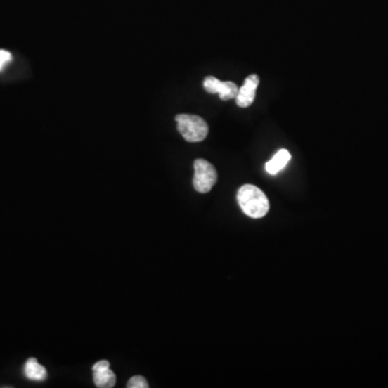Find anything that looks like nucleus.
<instances>
[{
    "label": "nucleus",
    "mask_w": 388,
    "mask_h": 388,
    "mask_svg": "<svg viewBox=\"0 0 388 388\" xmlns=\"http://www.w3.org/2000/svg\"><path fill=\"white\" fill-rule=\"evenodd\" d=\"M238 202L244 214L254 219L264 217L270 209L266 194L254 185H244L238 189Z\"/></svg>",
    "instance_id": "f257e3e1"
},
{
    "label": "nucleus",
    "mask_w": 388,
    "mask_h": 388,
    "mask_svg": "<svg viewBox=\"0 0 388 388\" xmlns=\"http://www.w3.org/2000/svg\"><path fill=\"white\" fill-rule=\"evenodd\" d=\"M177 129L189 143L203 141L208 135V125L201 117L181 113L175 118Z\"/></svg>",
    "instance_id": "f03ea898"
},
{
    "label": "nucleus",
    "mask_w": 388,
    "mask_h": 388,
    "mask_svg": "<svg viewBox=\"0 0 388 388\" xmlns=\"http://www.w3.org/2000/svg\"><path fill=\"white\" fill-rule=\"evenodd\" d=\"M217 171L213 164L203 159L194 162L193 187L200 193H207L217 183Z\"/></svg>",
    "instance_id": "7ed1b4c3"
},
{
    "label": "nucleus",
    "mask_w": 388,
    "mask_h": 388,
    "mask_svg": "<svg viewBox=\"0 0 388 388\" xmlns=\"http://www.w3.org/2000/svg\"><path fill=\"white\" fill-rule=\"evenodd\" d=\"M204 89L210 94H219L220 100L230 101L235 98L238 93V86L232 81H220L215 77H206L204 80Z\"/></svg>",
    "instance_id": "20e7f679"
},
{
    "label": "nucleus",
    "mask_w": 388,
    "mask_h": 388,
    "mask_svg": "<svg viewBox=\"0 0 388 388\" xmlns=\"http://www.w3.org/2000/svg\"><path fill=\"white\" fill-rule=\"evenodd\" d=\"M260 84V78L258 75H250L245 79V82L242 88L238 89V95H236V104L240 108L250 107L254 103L256 98V91Z\"/></svg>",
    "instance_id": "39448f33"
},
{
    "label": "nucleus",
    "mask_w": 388,
    "mask_h": 388,
    "mask_svg": "<svg viewBox=\"0 0 388 388\" xmlns=\"http://www.w3.org/2000/svg\"><path fill=\"white\" fill-rule=\"evenodd\" d=\"M24 375L32 381L41 382L46 379V368L38 363L37 359L30 358L24 366Z\"/></svg>",
    "instance_id": "423d86ee"
},
{
    "label": "nucleus",
    "mask_w": 388,
    "mask_h": 388,
    "mask_svg": "<svg viewBox=\"0 0 388 388\" xmlns=\"http://www.w3.org/2000/svg\"><path fill=\"white\" fill-rule=\"evenodd\" d=\"M290 159L291 155L289 151L286 150V149H280V150L266 163V172L271 174V175L278 174V172L282 171V169L286 167L287 163L290 161Z\"/></svg>",
    "instance_id": "0eeeda50"
},
{
    "label": "nucleus",
    "mask_w": 388,
    "mask_h": 388,
    "mask_svg": "<svg viewBox=\"0 0 388 388\" xmlns=\"http://www.w3.org/2000/svg\"><path fill=\"white\" fill-rule=\"evenodd\" d=\"M95 385L100 388H111L116 384V375L111 371L110 368L102 370V371H95L94 377Z\"/></svg>",
    "instance_id": "6e6552de"
},
{
    "label": "nucleus",
    "mask_w": 388,
    "mask_h": 388,
    "mask_svg": "<svg viewBox=\"0 0 388 388\" xmlns=\"http://www.w3.org/2000/svg\"><path fill=\"white\" fill-rule=\"evenodd\" d=\"M129 388H148V382L141 375H135L127 384Z\"/></svg>",
    "instance_id": "1a4fd4ad"
},
{
    "label": "nucleus",
    "mask_w": 388,
    "mask_h": 388,
    "mask_svg": "<svg viewBox=\"0 0 388 388\" xmlns=\"http://www.w3.org/2000/svg\"><path fill=\"white\" fill-rule=\"evenodd\" d=\"M12 56L11 54L5 50H0V70H3L4 66L7 63H9L11 60Z\"/></svg>",
    "instance_id": "9d476101"
},
{
    "label": "nucleus",
    "mask_w": 388,
    "mask_h": 388,
    "mask_svg": "<svg viewBox=\"0 0 388 388\" xmlns=\"http://www.w3.org/2000/svg\"><path fill=\"white\" fill-rule=\"evenodd\" d=\"M108 368H110V363H109V361H101L93 366V372L102 371V370L108 369Z\"/></svg>",
    "instance_id": "9b49d317"
}]
</instances>
